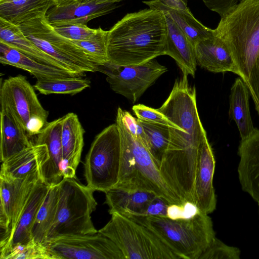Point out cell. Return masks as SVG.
<instances>
[{
	"label": "cell",
	"instance_id": "cell-1",
	"mask_svg": "<svg viewBox=\"0 0 259 259\" xmlns=\"http://www.w3.org/2000/svg\"><path fill=\"white\" fill-rule=\"evenodd\" d=\"M188 75L176 80L166 100L157 109L182 130L169 127V142L159 166L169 189L183 202L194 203L193 196L199 148L206 132L196 104L195 88Z\"/></svg>",
	"mask_w": 259,
	"mask_h": 259
},
{
	"label": "cell",
	"instance_id": "cell-2",
	"mask_svg": "<svg viewBox=\"0 0 259 259\" xmlns=\"http://www.w3.org/2000/svg\"><path fill=\"white\" fill-rule=\"evenodd\" d=\"M167 28L165 15L148 8L128 13L108 31L109 61L137 66L165 55Z\"/></svg>",
	"mask_w": 259,
	"mask_h": 259
},
{
	"label": "cell",
	"instance_id": "cell-3",
	"mask_svg": "<svg viewBox=\"0 0 259 259\" xmlns=\"http://www.w3.org/2000/svg\"><path fill=\"white\" fill-rule=\"evenodd\" d=\"M116 124L120 134L121 154L119 181L114 187L148 191L170 204L183 203L166 185L146 146L131 134L118 112Z\"/></svg>",
	"mask_w": 259,
	"mask_h": 259
},
{
	"label": "cell",
	"instance_id": "cell-4",
	"mask_svg": "<svg viewBox=\"0 0 259 259\" xmlns=\"http://www.w3.org/2000/svg\"><path fill=\"white\" fill-rule=\"evenodd\" d=\"M213 34L230 51L246 83L259 55V0H242L221 17Z\"/></svg>",
	"mask_w": 259,
	"mask_h": 259
},
{
	"label": "cell",
	"instance_id": "cell-5",
	"mask_svg": "<svg viewBox=\"0 0 259 259\" xmlns=\"http://www.w3.org/2000/svg\"><path fill=\"white\" fill-rule=\"evenodd\" d=\"M126 217L150 229L179 259H199L215 237L211 218L201 211L188 220L133 215Z\"/></svg>",
	"mask_w": 259,
	"mask_h": 259
},
{
	"label": "cell",
	"instance_id": "cell-6",
	"mask_svg": "<svg viewBox=\"0 0 259 259\" xmlns=\"http://www.w3.org/2000/svg\"><path fill=\"white\" fill-rule=\"evenodd\" d=\"M58 187L56 215L47 236V244L61 236L98 233L91 219L97 205L93 194L95 191L71 178H63Z\"/></svg>",
	"mask_w": 259,
	"mask_h": 259
},
{
	"label": "cell",
	"instance_id": "cell-7",
	"mask_svg": "<svg viewBox=\"0 0 259 259\" xmlns=\"http://www.w3.org/2000/svg\"><path fill=\"white\" fill-rule=\"evenodd\" d=\"M98 232L113 241L125 259H179L150 229L117 213Z\"/></svg>",
	"mask_w": 259,
	"mask_h": 259
},
{
	"label": "cell",
	"instance_id": "cell-8",
	"mask_svg": "<svg viewBox=\"0 0 259 259\" xmlns=\"http://www.w3.org/2000/svg\"><path fill=\"white\" fill-rule=\"evenodd\" d=\"M120 137L115 123L105 128L92 142L84 162L87 186L106 192L117 184L120 166Z\"/></svg>",
	"mask_w": 259,
	"mask_h": 259
},
{
	"label": "cell",
	"instance_id": "cell-9",
	"mask_svg": "<svg viewBox=\"0 0 259 259\" xmlns=\"http://www.w3.org/2000/svg\"><path fill=\"white\" fill-rule=\"evenodd\" d=\"M24 34L37 47L58 61L76 76L84 72H95L96 65L84 52L71 40L58 33L46 15L19 25Z\"/></svg>",
	"mask_w": 259,
	"mask_h": 259
},
{
	"label": "cell",
	"instance_id": "cell-10",
	"mask_svg": "<svg viewBox=\"0 0 259 259\" xmlns=\"http://www.w3.org/2000/svg\"><path fill=\"white\" fill-rule=\"evenodd\" d=\"M32 86L22 75L1 82V110L8 113L28 136L39 134L48 124L49 112L42 107Z\"/></svg>",
	"mask_w": 259,
	"mask_h": 259
},
{
	"label": "cell",
	"instance_id": "cell-11",
	"mask_svg": "<svg viewBox=\"0 0 259 259\" xmlns=\"http://www.w3.org/2000/svg\"><path fill=\"white\" fill-rule=\"evenodd\" d=\"M167 69L155 59L140 65L124 66L110 61L96 65V71L107 75L110 88L135 103Z\"/></svg>",
	"mask_w": 259,
	"mask_h": 259
},
{
	"label": "cell",
	"instance_id": "cell-12",
	"mask_svg": "<svg viewBox=\"0 0 259 259\" xmlns=\"http://www.w3.org/2000/svg\"><path fill=\"white\" fill-rule=\"evenodd\" d=\"M47 244L60 259H125L115 243L99 232L61 236Z\"/></svg>",
	"mask_w": 259,
	"mask_h": 259
},
{
	"label": "cell",
	"instance_id": "cell-13",
	"mask_svg": "<svg viewBox=\"0 0 259 259\" xmlns=\"http://www.w3.org/2000/svg\"><path fill=\"white\" fill-rule=\"evenodd\" d=\"M40 180H42L41 172L24 179H15L0 174L1 237L13 230L32 190Z\"/></svg>",
	"mask_w": 259,
	"mask_h": 259
},
{
	"label": "cell",
	"instance_id": "cell-14",
	"mask_svg": "<svg viewBox=\"0 0 259 259\" xmlns=\"http://www.w3.org/2000/svg\"><path fill=\"white\" fill-rule=\"evenodd\" d=\"M215 167L214 156L206 135L199 148L193 199L199 211L207 214L214 211L217 206L213 185Z\"/></svg>",
	"mask_w": 259,
	"mask_h": 259
},
{
	"label": "cell",
	"instance_id": "cell-15",
	"mask_svg": "<svg viewBox=\"0 0 259 259\" xmlns=\"http://www.w3.org/2000/svg\"><path fill=\"white\" fill-rule=\"evenodd\" d=\"M50 187L42 180L39 181L36 184L13 230L9 235L1 237L0 259H4L16 245L27 243L33 240L32 227Z\"/></svg>",
	"mask_w": 259,
	"mask_h": 259
},
{
	"label": "cell",
	"instance_id": "cell-16",
	"mask_svg": "<svg viewBox=\"0 0 259 259\" xmlns=\"http://www.w3.org/2000/svg\"><path fill=\"white\" fill-rule=\"evenodd\" d=\"M63 117L48 122L36 135L34 144H45L49 158L41 168L43 182L49 186L58 184L63 179V161L62 150V125Z\"/></svg>",
	"mask_w": 259,
	"mask_h": 259
},
{
	"label": "cell",
	"instance_id": "cell-17",
	"mask_svg": "<svg viewBox=\"0 0 259 259\" xmlns=\"http://www.w3.org/2000/svg\"><path fill=\"white\" fill-rule=\"evenodd\" d=\"M238 174L242 190L259 203V130L241 141Z\"/></svg>",
	"mask_w": 259,
	"mask_h": 259
},
{
	"label": "cell",
	"instance_id": "cell-18",
	"mask_svg": "<svg viewBox=\"0 0 259 259\" xmlns=\"http://www.w3.org/2000/svg\"><path fill=\"white\" fill-rule=\"evenodd\" d=\"M115 3H81L64 7L53 6L46 17L54 27L74 24H86L96 18L106 15L118 7Z\"/></svg>",
	"mask_w": 259,
	"mask_h": 259
},
{
	"label": "cell",
	"instance_id": "cell-19",
	"mask_svg": "<svg viewBox=\"0 0 259 259\" xmlns=\"http://www.w3.org/2000/svg\"><path fill=\"white\" fill-rule=\"evenodd\" d=\"M62 150L64 178H75L84 145V131L77 115L72 112L62 116Z\"/></svg>",
	"mask_w": 259,
	"mask_h": 259
},
{
	"label": "cell",
	"instance_id": "cell-20",
	"mask_svg": "<svg viewBox=\"0 0 259 259\" xmlns=\"http://www.w3.org/2000/svg\"><path fill=\"white\" fill-rule=\"evenodd\" d=\"M197 65L208 71L232 72L239 75L232 56L223 41L212 35L198 41L194 46Z\"/></svg>",
	"mask_w": 259,
	"mask_h": 259
},
{
	"label": "cell",
	"instance_id": "cell-21",
	"mask_svg": "<svg viewBox=\"0 0 259 259\" xmlns=\"http://www.w3.org/2000/svg\"><path fill=\"white\" fill-rule=\"evenodd\" d=\"M164 15L167 28L165 55L175 60L183 74L194 77L197 64L194 47L176 23L170 17Z\"/></svg>",
	"mask_w": 259,
	"mask_h": 259
},
{
	"label": "cell",
	"instance_id": "cell-22",
	"mask_svg": "<svg viewBox=\"0 0 259 259\" xmlns=\"http://www.w3.org/2000/svg\"><path fill=\"white\" fill-rule=\"evenodd\" d=\"M49 158L45 144H32L30 147L2 162L1 174L15 178L41 173V168Z\"/></svg>",
	"mask_w": 259,
	"mask_h": 259
},
{
	"label": "cell",
	"instance_id": "cell-23",
	"mask_svg": "<svg viewBox=\"0 0 259 259\" xmlns=\"http://www.w3.org/2000/svg\"><path fill=\"white\" fill-rule=\"evenodd\" d=\"M0 63L22 69L37 80L76 76L63 69L41 63L0 40Z\"/></svg>",
	"mask_w": 259,
	"mask_h": 259
},
{
	"label": "cell",
	"instance_id": "cell-24",
	"mask_svg": "<svg viewBox=\"0 0 259 259\" xmlns=\"http://www.w3.org/2000/svg\"><path fill=\"white\" fill-rule=\"evenodd\" d=\"M105 193V203L111 215H141L148 203L156 196L153 193L113 187Z\"/></svg>",
	"mask_w": 259,
	"mask_h": 259
},
{
	"label": "cell",
	"instance_id": "cell-25",
	"mask_svg": "<svg viewBox=\"0 0 259 259\" xmlns=\"http://www.w3.org/2000/svg\"><path fill=\"white\" fill-rule=\"evenodd\" d=\"M250 96L245 82L241 77L236 78L231 89L229 116L235 122L241 141L248 138L257 129L253 125L250 113Z\"/></svg>",
	"mask_w": 259,
	"mask_h": 259
},
{
	"label": "cell",
	"instance_id": "cell-26",
	"mask_svg": "<svg viewBox=\"0 0 259 259\" xmlns=\"http://www.w3.org/2000/svg\"><path fill=\"white\" fill-rule=\"evenodd\" d=\"M0 40L41 63L68 71L58 61L44 52L28 38L19 26L1 17Z\"/></svg>",
	"mask_w": 259,
	"mask_h": 259
},
{
	"label": "cell",
	"instance_id": "cell-27",
	"mask_svg": "<svg viewBox=\"0 0 259 259\" xmlns=\"http://www.w3.org/2000/svg\"><path fill=\"white\" fill-rule=\"evenodd\" d=\"M54 0H0V17L19 26L46 15Z\"/></svg>",
	"mask_w": 259,
	"mask_h": 259
},
{
	"label": "cell",
	"instance_id": "cell-28",
	"mask_svg": "<svg viewBox=\"0 0 259 259\" xmlns=\"http://www.w3.org/2000/svg\"><path fill=\"white\" fill-rule=\"evenodd\" d=\"M32 144L25 130L8 113L1 110V162L27 148Z\"/></svg>",
	"mask_w": 259,
	"mask_h": 259
},
{
	"label": "cell",
	"instance_id": "cell-29",
	"mask_svg": "<svg viewBox=\"0 0 259 259\" xmlns=\"http://www.w3.org/2000/svg\"><path fill=\"white\" fill-rule=\"evenodd\" d=\"M149 8L162 12L170 17L186 34L194 47L199 41L213 34V29L209 28L197 20L191 13L169 8L158 0L144 1Z\"/></svg>",
	"mask_w": 259,
	"mask_h": 259
},
{
	"label": "cell",
	"instance_id": "cell-30",
	"mask_svg": "<svg viewBox=\"0 0 259 259\" xmlns=\"http://www.w3.org/2000/svg\"><path fill=\"white\" fill-rule=\"evenodd\" d=\"M58 195V184L50 186L32 227L31 235L34 241L47 244V236L56 215Z\"/></svg>",
	"mask_w": 259,
	"mask_h": 259
},
{
	"label": "cell",
	"instance_id": "cell-31",
	"mask_svg": "<svg viewBox=\"0 0 259 259\" xmlns=\"http://www.w3.org/2000/svg\"><path fill=\"white\" fill-rule=\"evenodd\" d=\"M90 81L81 76L56 78L37 80L34 89L45 95L70 94L74 95L90 87Z\"/></svg>",
	"mask_w": 259,
	"mask_h": 259
},
{
	"label": "cell",
	"instance_id": "cell-32",
	"mask_svg": "<svg viewBox=\"0 0 259 259\" xmlns=\"http://www.w3.org/2000/svg\"><path fill=\"white\" fill-rule=\"evenodd\" d=\"M138 120L145 134L146 147L159 167L168 145L169 127L139 118Z\"/></svg>",
	"mask_w": 259,
	"mask_h": 259
},
{
	"label": "cell",
	"instance_id": "cell-33",
	"mask_svg": "<svg viewBox=\"0 0 259 259\" xmlns=\"http://www.w3.org/2000/svg\"><path fill=\"white\" fill-rule=\"evenodd\" d=\"M4 259H60L48 244L33 240L14 246Z\"/></svg>",
	"mask_w": 259,
	"mask_h": 259
},
{
	"label": "cell",
	"instance_id": "cell-34",
	"mask_svg": "<svg viewBox=\"0 0 259 259\" xmlns=\"http://www.w3.org/2000/svg\"><path fill=\"white\" fill-rule=\"evenodd\" d=\"M108 31H102L95 37L83 40H72L84 52L89 59L96 65L109 62L107 53Z\"/></svg>",
	"mask_w": 259,
	"mask_h": 259
},
{
	"label": "cell",
	"instance_id": "cell-35",
	"mask_svg": "<svg viewBox=\"0 0 259 259\" xmlns=\"http://www.w3.org/2000/svg\"><path fill=\"white\" fill-rule=\"evenodd\" d=\"M240 254L239 248L229 246L215 237L199 259H239Z\"/></svg>",
	"mask_w": 259,
	"mask_h": 259
},
{
	"label": "cell",
	"instance_id": "cell-36",
	"mask_svg": "<svg viewBox=\"0 0 259 259\" xmlns=\"http://www.w3.org/2000/svg\"><path fill=\"white\" fill-rule=\"evenodd\" d=\"M54 28L60 34L72 40H83L93 38L103 30L100 27L93 29L88 27L86 24H82L63 25Z\"/></svg>",
	"mask_w": 259,
	"mask_h": 259
},
{
	"label": "cell",
	"instance_id": "cell-37",
	"mask_svg": "<svg viewBox=\"0 0 259 259\" xmlns=\"http://www.w3.org/2000/svg\"><path fill=\"white\" fill-rule=\"evenodd\" d=\"M132 109L139 119L176 128L180 130H183L169 120L157 109H155L142 104H138L134 105Z\"/></svg>",
	"mask_w": 259,
	"mask_h": 259
},
{
	"label": "cell",
	"instance_id": "cell-38",
	"mask_svg": "<svg viewBox=\"0 0 259 259\" xmlns=\"http://www.w3.org/2000/svg\"><path fill=\"white\" fill-rule=\"evenodd\" d=\"M196 204L190 201L182 204H170L167 210L166 217L173 220H188L199 212Z\"/></svg>",
	"mask_w": 259,
	"mask_h": 259
},
{
	"label": "cell",
	"instance_id": "cell-39",
	"mask_svg": "<svg viewBox=\"0 0 259 259\" xmlns=\"http://www.w3.org/2000/svg\"><path fill=\"white\" fill-rule=\"evenodd\" d=\"M259 117V55L251 69L246 83Z\"/></svg>",
	"mask_w": 259,
	"mask_h": 259
},
{
	"label": "cell",
	"instance_id": "cell-40",
	"mask_svg": "<svg viewBox=\"0 0 259 259\" xmlns=\"http://www.w3.org/2000/svg\"><path fill=\"white\" fill-rule=\"evenodd\" d=\"M122 119L131 134L135 137L140 138L146 146V139L144 130L139 123L138 118L134 117L128 112L118 107L117 111Z\"/></svg>",
	"mask_w": 259,
	"mask_h": 259
},
{
	"label": "cell",
	"instance_id": "cell-41",
	"mask_svg": "<svg viewBox=\"0 0 259 259\" xmlns=\"http://www.w3.org/2000/svg\"><path fill=\"white\" fill-rule=\"evenodd\" d=\"M170 204L165 199L156 196L148 203L140 216L166 217L167 208Z\"/></svg>",
	"mask_w": 259,
	"mask_h": 259
},
{
	"label": "cell",
	"instance_id": "cell-42",
	"mask_svg": "<svg viewBox=\"0 0 259 259\" xmlns=\"http://www.w3.org/2000/svg\"><path fill=\"white\" fill-rule=\"evenodd\" d=\"M242 0H202L211 11L217 13L221 17Z\"/></svg>",
	"mask_w": 259,
	"mask_h": 259
},
{
	"label": "cell",
	"instance_id": "cell-43",
	"mask_svg": "<svg viewBox=\"0 0 259 259\" xmlns=\"http://www.w3.org/2000/svg\"><path fill=\"white\" fill-rule=\"evenodd\" d=\"M164 6L175 10L191 13L187 7V0H158Z\"/></svg>",
	"mask_w": 259,
	"mask_h": 259
},
{
	"label": "cell",
	"instance_id": "cell-44",
	"mask_svg": "<svg viewBox=\"0 0 259 259\" xmlns=\"http://www.w3.org/2000/svg\"><path fill=\"white\" fill-rule=\"evenodd\" d=\"M84 1L85 0H54V2L56 6L60 7L84 3Z\"/></svg>",
	"mask_w": 259,
	"mask_h": 259
},
{
	"label": "cell",
	"instance_id": "cell-45",
	"mask_svg": "<svg viewBox=\"0 0 259 259\" xmlns=\"http://www.w3.org/2000/svg\"><path fill=\"white\" fill-rule=\"evenodd\" d=\"M122 0H97L96 2L97 4H103V3H116L119 2Z\"/></svg>",
	"mask_w": 259,
	"mask_h": 259
},
{
	"label": "cell",
	"instance_id": "cell-46",
	"mask_svg": "<svg viewBox=\"0 0 259 259\" xmlns=\"http://www.w3.org/2000/svg\"><path fill=\"white\" fill-rule=\"evenodd\" d=\"M97 0H85L84 3H88L91 2H96Z\"/></svg>",
	"mask_w": 259,
	"mask_h": 259
},
{
	"label": "cell",
	"instance_id": "cell-47",
	"mask_svg": "<svg viewBox=\"0 0 259 259\" xmlns=\"http://www.w3.org/2000/svg\"><path fill=\"white\" fill-rule=\"evenodd\" d=\"M258 206V211H259V203H257Z\"/></svg>",
	"mask_w": 259,
	"mask_h": 259
}]
</instances>
